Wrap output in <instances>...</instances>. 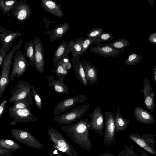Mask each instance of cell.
I'll use <instances>...</instances> for the list:
<instances>
[{"mask_svg": "<svg viewBox=\"0 0 156 156\" xmlns=\"http://www.w3.org/2000/svg\"><path fill=\"white\" fill-rule=\"evenodd\" d=\"M90 124L88 119H81L77 122L62 126L60 129L80 148L89 151L92 144L89 137Z\"/></svg>", "mask_w": 156, "mask_h": 156, "instance_id": "1", "label": "cell"}, {"mask_svg": "<svg viewBox=\"0 0 156 156\" xmlns=\"http://www.w3.org/2000/svg\"><path fill=\"white\" fill-rule=\"evenodd\" d=\"M23 41L22 39L19 41L4 58L0 73V97L2 96L7 86L10 84L9 74L14 55L21 47Z\"/></svg>", "mask_w": 156, "mask_h": 156, "instance_id": "2", "label": "cell"}, {"mask_svg": "<svg viewBox=\"0 0 156 156\" xmlns=\"http://www.w3.org/2000/svg\"><path fill=\"white\" fill-rule=\"evenodd\" d=\"M47 132L49 140L59 151L68 156H78L72 145L58 131L51 127Z\"/></svg>", "mask_w": 156, "mask_h": 156, "instance_id": "3", "label": "cell"}, {"mask_svg": "<svg viewBox=\"0 0 156 156\" xmlns=\"http://www.w3.org/2000/svg\"><path fill=\"white\" fill-rule=\"evenodd\" d=\"M90 104L86 103L76 106L68 112L55 116L51 120L59 124L68 125L81 119L87 113Z\"/></svg>", "mask_w": 156, "mask_h": 156, "instance_id": "4", "label": "cell"}, {"mask_svg": "<svg viewBox=\"0 0 156 156\" xmlns=\"http://www.w3.org/2000/svg\"><path fill=\"white\" fill-rule=\"evenodd\" d=\"M130 139L137 144L148 152L156 155V136L151 133H143L140 135L137 133L128 135Z\"/></svg>", "mask_w": 156, "mask_h": 156, "instance_id": "5", "label": "cell"}, {"mask_svg": "<svg viewBox=\"0 0 156 156\" xmlns=\"http://www.w3.org/2000/svg\"><path fill=\"white\" fill-rule=\"evenodd\" d=\"M12 136L16 140L26 146L34 149H41L43 145L29 132L21 129L10 130Z\"/></svg>", "mask_w": 156, "mask_h": 156, "instance_id": "6", "label": "cell"}, {"mask_svg": "<svg viewBox=\"0 0 156 156\" xmlns=\"http://www.w3.org/2000/svg\"><path fill=\"white\" fill-rule=\"evenodd\" d=\"M88 99L85 95H80L68 97L60 101L55 106L53 116L58 115L61 112H64L77 105L84 103Z\"/></svg>", "mask_w": 156, "mask_h": 156, "instance_id": "7", "label": "cell"}, {"mask_svg": "<svg viewBox=\"0 0 156 156\" xmlns=\"http://www.w3.org/2000/svg\"><path fill=\"white\" fill-rule=\"evenodd\" d=\"M13 63L11 74L10 82L14 80L15 76L20 77L24 73L27 66V62L24 53L19 49L15 53Z\"/></svg>", "mask_w": 156, "mask_h": 156, "instance_id": "8", "label": "cell"}, {"mask_svg": "<svg viewBox=\"0 0 156 156\" xmlns=\"http://www.w3.org/2000/svg\"><path fill=\"white\" fill-rule=\"evenodd\" d=\"M115 116L114 113L108 110L105 111L104 144L108 146H109L114 140L115 131Z\"/></svg>", "mask_w": 156, "mask_h": 156, "instance_id": "9", "label": "cell"}, {"mask_svg": "<svg viewBox=\"0 0 156 156\" xmlns=\"http://www.w3.org/2000/svg\"><path fill=\"white\" fill-rule=\"evenodd\" d=\"M9 114L13 121L10 125L15 126L18 122L27 123L37 120L38 118L34 116L31 108L12 110L8 109Z\"/></svg>", "mask_w": 156, "mask_h": 156, "instance_id": "10", "label": "cell"}, {"mask_svg": "<svg viewBox=\"0 0 156 156\" xmlns=\"http://www.w3.org/2000/svg\"><path fill=\"white\" fill-rule=\"evenodd\" d=\"M11 14L18 21L24 22L30 18L32 14L31 9L25 0L17 1L11 9Z\"/></svg>", "mask_w": 156, "mask_h": 156, "instance_id": "11", "label": "cell"}, {"mask_svg": "<svg viewBox=\"0 0 156 156\" xmlns=\"http://www.w3.org/2000/svg\"><path fill=\"white\" fill-rule=\"evenodd\" d=\"M32 85L26 81L21 80L12 90L11 97L7 102L14 103L27 96L31 91Z\"/></svg>", "mask_w": 156, "mask_h": 156, "instance_id": "12", "label": "cell"}, {"mask_svg": "<svg viewBox=\"0 0 156 156\" xmlns=\"http://www.w3.org/2000/svg\"><path fill=\"white\" fill-rule=\"evenodd\" d=\"M89 116L90 129L94 130L95 134L98 133L100 136L103 134L104 129V117L102 111L100 106H97Z\"/></svg>", "mask_w": 156, "mask_h": 156, "instance_id": "13", "label": "cell"}, {"mask_svg": "<svg viewBox=\"0 0 156 156\" xmlns=\"http://www.w3.org/2000/svg\"><path fill=\"white\" fill-rule=\"evenodd\" d=\"M33 40L34 48L35 66L37 70L42 74L45 66L44 53L43 44L39 38L34 37Z\"/></svg>", "mask_w": 156, "mask_h": 156, "instance_id": "14", "label": "cell"}, {"mask_svg": "<svg viewBox=\"0 0 156 156\" xmlns=\"http://www.w3.org/2000/svg\"><path fill=\"white\" fill-rule=\"evenodd\" d=\"M143 89L140 90L144 95V104L150 112H153L155 108V94L153 90L151 82L147 78L143 82Z\"/></svg>", "mask_w": 156, "mask_h": 156, "instance_id": "15", "label": "cell"}, {"mask_svg": "<svg viewBox=\"0 0 156 156\" xmlns=\"http://www.w3.org/2000/svg\"><path fill=\"white\" fill-rule=\"evenodd\" d=\"M87 85H93L98 81V73L96 68L90 63L84 59H81Z\"/></svg>", "mask_w": 156, "mask_h": 156, "instance_id": "16", "label": "cell"}, {"mask_svg": "<svg viewBox=\"0 0 156 156\" xmlns=\"http://www.w3.org/2000/svg\"><path fill=\"white\" fill-rule=\"evenodd\" d=\"M89 51L90 52L95 53L103 57H117L119 54L120 51L103 44H99L96 46H90Z\"/></svg>", "mask_w": 156, "mask_h": 156, "instance_id": "17", "label": "cell"}, {"mask_svg": "<svg viewBox=\"0 0 156 156\" xmlns=\"http://www.w3.org/2000/svg\"><path fill=\"white\" fill-rule=\"evenodd\" d=\"M70 51L69 42L63 41L59 44L55 51L52 59L53 66L55 68L60 61Z\"/></svg>", "mask_w": 156, "mask_h": 156, "instance_id": "18", "label": "cell"}, {"mask_svg": "<svg viewBox=\"0 0 156 156\" xmlns=\"http://www.w3.org/2000/svg\"><path fill=\"white\" fill-rule=\"evenodd\" d=\"M134 114L135 119L140 122L148 125L152 124L154 122V119L151 114L138 106L135 107Z\"/></svg>", "mask_w": 156, "mask_h": 156, "instance_id": "19", "label": "cell"}, {"mask_svg": "<svg viewBox=\"0 0 156 156\" xmlns=\"http://www.w3.org/2000/svg\"><path fill=\"white\" fill-rule=\"evenodd\" d=\"M40 2L42 8L48 13L58 17H64L60 5L51 0H41Z\"/></svg>", "mask_w": 156, "mask_h": 156, "instance_id": "20", "label": "cell"}, {"mask_svg": "<svg viewBox=\"0 0 156 156\" xmlns=\"http://www.w3.org/2000/svg\"><path fill=\"white\" fill-rule=\"evenodd\" d=\"M80 56L72 57V64L76 79L82 85L87 87L84 71L80 60Z\"/></svg>", "mask_w": 156, "mask_h": 156, "instance_id": "21", "label": "cell"}, {"mask_svg": "<svg viewBox=\"0 0 156 156\" xmlns=\"http://www.w3.org/2000/svg\"><path fill=\"white\" fill-rule=\"evenodd\" d=\"M46 80L49 87H53L55 91L57 93L68 95L69 94V88L66 85L63 81L55 79L52 75L47 77Z\"/></svg>", "mask_w": 156, "mask_h": 156, "instance_id": "22", "label": "cell"}, {"mask_svg": "<svg viewBox=\"0 0 156 156\" xmlns=\"http://www.w3.org/2000/svg\"><path fill=\"white\" fill-rule=\"evenodd\" d=\"M115 130L117 133L122 131L125 133L129 124V120L123 117L120 114L119 106L115 116Z\"/></svg>", "mask_w": 156, "mask_h": 156, "instance_id": "23", "label": "cell"}, {"mask_svg": "<svg viewBox=\"0 0 156 156\" xmlns=\"http://www.w3.org/2000/svg\"><path fill=\"white\" fill-rule=\"evenodd\" d=\"M69 27L68 23H65L58 25L50 31L49 39L53 41L61 38L65 33L68 31Z\"/></svg>", "mask_w": 156, "mask_h": 156, "instance_id": "24", "label": "cell"}, {"mask_svg": "<svg viewBox=\"0 0 156 156\" xmlns=\"http://www.w3.org/2000/svg\"><path fill=\"white\" fill-rule=\"evenodd\" d=\"M33 95L31 91L23 99L14 103L13 105L9 107L8 109L14 110L25 108H31L32 104Z\"/></svg>", "mask_w": 156, "mask_h": 156, "instance_id": "25", "label": "cell"}, {"mask_svg": "<svg viewBox=\"0 0 156 156\" xmlns=\"http://www.w3.org/2000/svg\"><path fill=\"white\" fill-rule=\"evenodd\" d=\"M84 38L82 37L76 38L74 41L72 39L69 42L70 50L72 53V57H75L81 55L83 43Z\"/></svg>", "mask_w": 156, "mask_h": 156, "instance_id": "26", "label": "cell"}, {"mask_svg": "<svg viewBox=\"0 0 156 156\" xmlns=\"http://www.w3.org/2000/svg\"><path fill=\"white\" fill-rule=\"evenodd\" d=\"M24 53L25 57L28 58L30 61V64L35 66L34 48L33 39L27 41L24 45Z\"/></svg>", "mask_w": 156, "mask_h": 156, "instance_id": "27", "label": "cell"}, {"mask_svg": "<svg viewBox=\"0 0 156 156\" xmlns=\"http://www.w3.org/2000/svg\"><path fill=\"white\" fill-rule=\"evenodd\" d=\"M116 49L119 50L120 52H123L125 48L130 44L129 41L125 38L117 39L114 40L110 43L103 44Z\"/></svg>", "mask_w": 156, "mask_h": 156, "instance_id": "28", "label": "cell"}, {"mask_svg": "<svg viewBox=\"0 0 156 156\" xmlns=\"http://www.w3.org/2000/svg\"><path fill=\"white\" fill-rule=\"evenodd\" d=\"M53 71L58 80L62 81H64V78L68 74L69 72L66 69V65L62 60Z\"/></svg>", "mask_w": 156, "mask_h": 156, "instance_id": "29", "label": "cell"}, {"mask_svg": "<svg viewBox=\"0 0 156 156\" xmlns=\"http://www.w3.org/2000/svg\"><path fill=\"white\" fill-rule=\"evenodd\" d=\"M0 147L12 151L21 148V145L13 140L9 139H0Z\"/></svg>", "mask_w": 156, "mask_h": 156, "instance_id": "30", "label": "cell"}, {"mask_svg": "<svg viewBox=\"0 0 156 156\" xmlns=\"http://www.w3.org/2000/svg\"><path fill=\"white\" fill-rule=\"evenodd\" d=\"M21 35V34L19 31H10L3 38L0 48L3 49Z\"/></svg>", "mask_w": 156, "mask_h": 156, "instance_id": "31", "label": "cell"}, {"mask_svg": "<svg viewBox=\"0 0 156 156\" xmlns=\"http://www.w3.org/2000/svg\"><path fill=\"white\" fill-rule=\"evenodd\" d=\"M17 2L16 0H0V10L3 14L11 16V9Z\"/></svg>", "mask_w": 156, "mask_h": 156, "instance_id": "32", "label": "cell"}, {"mask_svg": "<svg viewBox=\"0 0 156 156\" xmlns=\"http://www.w3.org/2000/svg\"><path fill=\"white\" fill-rule=\"evenodd\" d=\"M142 58L141 55H138L132 52L123 62L127 65H135L139 63Z\"/></svg>", "mask_w": 156, "mask_h": 156, "instance_id": "33", "label": "cell"}, {"mask_svg": "<svg viewBox=\"0 0 156 156\" xmlns=\"http://www.w3.org/2000/svg\"><path fill=\"white\" fill-rule=\"evenodd\" d=\"M31 91L36 106L39 110H41L43 107L42 96L36 91L34 86L33 85H32Z\"/></svg>", "mask_w": 156, "mask_h": 156, "instance_id": "34", "label": "cell"}, {"mask_svg": "<svg viewBox=\"0 0 156 156\" xmlns=\"http://www.w3.org/2000/svg\"><path fill=\"white\" fill-rule=\"evenodd\" d=\"M100 44L96 39L90 38H84L82 46L81 54L85 53L91 45L95 44L96 45Z\"/></svg>", "mask_w": 156, "mask_h": 156, "instance_id": "35", "label": "cell"}, {"mask_svg": "<svg viewBox=\"0 0 156 156\" xmlns=\"http://www.w3.org/2000/svg\"><path fill=\"white\" fill-rule=\"evenodd\" d=\"M118 156H138L132 147L126 145L123 149L118 154Z\"/></svg>", "mask_w": 156, "mask_h": 156, "instance_id": "36", "label": "cell"}, {"mask_svg": "<svg viewBox=\"0 0 156 156\" xmlns=\"http://www.w3.org/2000/svg\"><path fill=\"white\" fill-rule=\"evenodd\" d=\"M104 31L102 28H93L87 34V37L96 39Z\"/></svg>", "mask_w": 156, "mask_h": 156, "instance_id": "37", "label": "cell"}, {"mask_svg": "<svg viewBox=\"0 0 156 156\" xmlns=\"http://www.w3.org/2000/svg\"><path fill=\"white\" fill-rule=\"evenodd\" d=\"M114 37L109 33L104 31L100 36L96 39L99 43L110 41L114 39Z\"/></svg>", "mask_w": 156, "mask_h": 156, "instance_id": "38", "label": "cell"}, {"mask_svg": "<svg viewBox=\"0 0 156 156\" xmlns=\"http://www.w3.org/2000/svg\"><path fill=\"white\" fill-rule=\"evenodd\" d=\"M13 43V42H12L3 49L0 48V69H1L4 58L7 53V52L9 49L12 46Z\"/></svg>", "mask_w": 156, "mask_h": 156, "instance_id": "39", "label": "cell"}, {"mask_svg": "<svg viewBox=\"0 0 156 156\" xmlns=\"http://www.w3.org/2000/svg\"><path fill=\"white\" fill-rule=\"evenodd\" d=\"M10 32L4 27L0 26V41L2 42L5 36Z\"/></svg>", "mask_w": 156, "mask_h": 156, "instance_id": "40", "label": "cell"}, {"mask_svg": "<svg viewBox=\"0 0 156 156\" xmlns=\"http://www.w3.org/2000/svg\"><path fill=\"white\" fill-rule=\"evenodd\" d=\"M13 151L6 150L0 147V156H9L12 155Z\"/></svg>", "mask_w": 156, "mask_h": 156, "instance_id": "41", "label": "cell"}, {"mask_svg": "<svg viewBox=\"0 0 156 156\" xmlns=\"http://www.w3.org/2000/svg\"><path fill=\"white\" fill-rule=\"evenodd\" d=\"M148 41L153 44H156V32H154L151 34L148 37Z\"/></svg>", "mask_w": 156, "mask_h": 156, "instance_id": "42", "label": "cell"}, {"mask_svg": "<svg viewBox=\"0 0 156 156\" xmlns=\"http://www.w3.org/2000/svg\"><path fill=\"white\" fill-rule=\"evenodd\" d=\"M7 101L5 99L2 100L0 103V120L5 109Z\"/></svg>", "mask_w": 156, "mask_h": 156, "instance_id": "43", "label": "cell"}, {"mask_svg": "<svg viewBox=\"0 0 156 156\" xmlns=\"http://www.w3.org/2000/svg\"><path fill=\"white\" fill-rule=\"evenodd\" d=\"M62 62L66 65L70 63V60L68 55L66 56L62 59Z\"/></svg>", "mask_w": 156, "mask_h": 156, "instance_id": "44", "label": "cell"}, {"mask_svg": "<svg viewBox=\"0 0 156 156\" xmlns=\"http://www.w3.org/2000/svg\"><path fill=\"white\" fill-rule=\"evenodd\" d=\"M114 154L110 152L102 153L98 156H113Z\"/></svg>", "mask_w": 156, "mask_h": 156, "instance_id": "45", "label": "cell"}, {"mask_svg": "<svg viewBox=\"0 0 156 156\" xmlns=\"http://www.w3.org/2000/svg\"><path fill=\"white\" fill-rule=\"evenodd\" d=\"M154 82L156 84V65L155 66L154 68Z\"/></svg>", "mask_w": 156, "mask_h": 156, "instance_id": "46", "label": "cell"}, {"mask_svg": "<svg viewBox=\"0 0 156 156\" xmlns=\"http://www.w3.org/2000/svg\"><path fill=\"white\" fill-rule=\"evenodd\" d=\"M148 3L149 4L151 7H152L153 6L154 1L153 0H148Z\"/></svg>", "mask_w": 156, "mask_h": 156, "instance_id": "47", "label": "cell"}, {"mask_svg": "<svg viewBox=\"0 0 156 156\" xmlns=\"http://www.w3.org/2000/svg\"><path fill=\"white\" fill-rule=\"evenodd\" d=\"M57 156H62L60 154H58L57 155Z\"/></svg>", "mask_w": 156, "mask_h": 156, "instance_id": "48", "label": "cell"}, {"mask_svg": "<svg viewBox=\"0 0 156 156\" xmlns=\"http://www.w3.org/2000/svg\"><path fill=\"white\" fill-rule=\"evenodd\" d=\"M50 156H55L53 155H52H52H51H51H50Z\"/></svg>", "mask_w": 156, "mask_h": 156, "instance_id": "49", "label": "cell"}, {"mask_svg": "<svg viewBox=\"0 0 156 156\" xmlns=\"http://www.w3.org/2000/svg\"><path fill=\"white\" fill-rule=\"evenodd\" d=\"M1 44L0 43V47L1 46Z\"/></svg>", "mask_w": 156, "mask_h": 156, "instance_id": "50", "label": "cell"}, {"mask_svg": "<svg viewBox=\"0 0 156 156\" xmlns=\"http://www.w3.org/2000/svg\"><path fill=\"white\" fill-rule=\"evenodd\" d=\"M113 156H115V155H113Z\"/></svg>", "mask_w": 156, "mask_h": 156, "instance_id": "51", "label": "cell"}, {"mask_svg": "<svg viewBox=\"0 0 156 156\" xmlns=\"http://www.w3.org/2000/svg\"><path fill=\"white\" fill-rule=\"evenodd\" d=\"M12 155H10V156H11Z\"/></svg>", "mask_w": 156, "mask_h": 156, "instance_id": "52", "label": "cell"}]
</instances>
